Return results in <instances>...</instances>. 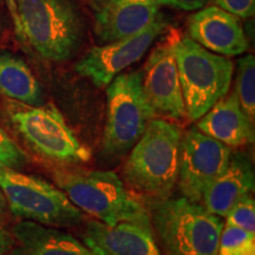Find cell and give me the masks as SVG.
Segmentation results:
<instances>
[{
    "label": "cell",
    "instance_id": "cell-23",
    "mask_svg": "<svg viewBox=\"0 0 255 255\" xmlns=\"http://www.w3.org/2000/svg\"><path fill=\"white\" fill-rule=\"evenodd\" d=\"M215 5L239 18L246 19L254 15L255 0H214Z\"/></svg>",
    "mask_w": 255,
    "mask_h": 255
},
{
    "label": "cell",
    "instance_id": "cell-14",
    "mask_svg": "<svg viewBox=\"0 0 255 255\" xmlns=\"http://www.w3.org/2000/svg\"><path fill=\"white\" fill-rule=\"evenodd\" d=\"M157 0H110L95 7V33L101 44L133 36L158 17Z\"/></svg>",
    "mask_w": 255,
    "mask_h": 255
},
{
    "label": "cell",
    "instance_id": "cell-21",
    "mask_svg": "<svg viewBox=\"0 0 255 255\" xmlns=\"http://www.w3.org/2000/svg\"><path fill=\"white\" fill-rule=\"evenodd\" d=\"M28 164V157L17 142L0 126V167L21 170Z\"/></svg>",
    "mask_w": 255,
    "mask_h": 255
},
{
    "label": "cell",
    "instance_id": "cell-16",
    "mask_svg": "<svg viewBox=\"0 0 255 255\" xmlns=\"http://www.w3.org/2000/svg\"><path fill=\"white\" fill-rule=\"evenodd\" d=\"M254 170L250 159L241 154L231 155L225 171L207 188L203 207L212 214L226 218L242 197L254 190Z\"/></svg>",
    "mask_w": 255,
    "mask_h": 255
},
{
    "label": "cell",
    "instance_id": "cell-13",
    "mask_svg": "<svg viewBox=\"0 0 255 255\" xmlns=\"http://www.w3.org/2000/svg\"><path fill=\"white\" fill-rule=\"evenodd\" d=\"M188 33V37L216 55L239 56L250 46L240 18L216 5L191 15Z\"/></svg>",
    "mask_w": 255,
    "mask_h": 255
},
{
    "label": "cell",
    "instance_id": "cell-27",
    "mask_svg": "<svg viewBox=\"0 0 255 255\" xmlns=\"http://www.w3.org/2000/svg\"><path fill=\"white\" fill-rule=\"evenodd\" d=\"M7 210H8L7 202H6L4 194H2L1 189H0V220L5 218L6 214H7Z\"/></svg>",
    "mask_w": 255,
    "mask_h": 255
},
{
    "label": "cell",
    "instance_id": "cell-29",
    "mask_svg": "<svg viewBox=\"0 0 255 255\" xmlns=\"http://www.w3.org/2000/svg\"><path fill=\"white\" fill-rule=\"evenodd\" d=\"M2 1V0H0V2H1Z\"/></svg>",
    "mask_w": 255,
    "mask_h": 255
},
{
    "label": "cell",
    "instance_id": "cell-20",
    "mask_svg": "<svg viewBox=\"0 0 255 255\" xmlns=\"http://www.w3.org/2000/svg\"><path fill=\"white\" fill-rule=\"evenodd\" d=\"M219 255H255V233L226 223L220 237Z\"/></svg>",
    "mask_w": 255,
    "mask_h": 255
},
{
    "label": "cell",
    "instance_id": "cell-12",
    "mask_svg": "<svg viewBox=\"0 0 255 255\" xmlns=\"http://www.w3.org/2000/svg\"><path fill=\"white\" fill-rule=\"evenodd\" d=\"M82 238L95 255H163L156 244L151 223L126 221L108 226L90 220Z\"/></svg>",
    "mask_w": 255,
    "mask_h": 255
},
{
    "label": "cell",
    "instance_id": "cell-15",
    "mask_svg": "<svg viewBox=\"0 0 255 255\" xmlns=\"http://www.w3.org/2000/svg\"><path fill=\"white\" fill-rule=\"evenodd\" d=\"M11 233L15 244L9 255H95L83 242L56 227L23 220Z\"/></svg>",
    "mask_w": 255,
    "mask_h": 255
},
{
    "label": "cell",
    "instance_id": "cell-28",
    "mask_svg": "<svg viewBox=\"0 0 255 255\" xmlns=\"http://www.w3.org/2000/svg\"><path fill=\"white\" fill-rule=\"evenodd\" d=\"M110 1V0H94V4H95V7H98V6L105 4V2Z\"/></svg>",
    "mask_w": 255,
    "mask_h": 255
},
{
    "label": "cell",
    "instance_id": "cell-4",
    "mask_svg": "<svg viewBox=\"0 0 255 255\" xmlns=\"http://www.w3.org/2000/svg\"><path fill=\"white\" fill-rule=\"evenodd\" d=\"M150 214L164 255H219L223 222L186 197L156 200Z\"/></svg>",
    "mask_w": 255,
    "mask_h": 255
},
{
    "label": "cell",
    "instance_id": "cell-22",
    "mask_svg": "<svg viewBox=\"0 0 255 255\" xmlns=\"http://www.w3.org/2000/svg\"><path fill=\"white\" fill-rule=\"evenodd\" d=\"M227 225L255 233V202L250 195L244 196L226 215Z\"/></svg>",
    "mask_w": 255,
    "mask_h": 255
},
{
    "label": "cell",
    "instance_id": "cell-6",
    "mask_svg": "<svg viewBox=\"0 0 255 255\" xmlns=\"http://www.w3.org/2000/svg\"><path fill=\"white\" fill-rule=\"evenodd\" d=\"M23 41L40 57L64 62L81 41L79 17L69 0H15Z\"/></svg>",
    "mask_w": 255,
    "mask_h": 255
},
{
    "label": "cell",
    "instance_id": "cell-17",
    "mask_svg": "<svg viewBox=\"0 0 255 255\" xmlns=\"http://www.w3.org/2000/svg\"><path fill=\"white\" fill-rule=\"evenodd\" d=\"M197 129L227 146L254 142V123L242 110L234 91L201 117Z\"/></svg>",
    "mask_w": 255,
    "mask_h": 255
},
{
    "label": "cell",
    "instance_id": "cell-5",
    "mask_svg": "<svg viewBox=\"0 0 255 255\" xmlns=\"http://www.w3.org/2000/svg\"><path fill=\"white\" fill-rule=\"evenodd\" d=\"M175 59L186 117L194 122L228 94L234 65L231 59L210 52L188 36L178 38Z\"/></svg>",
    "mask_w": 255,
    "mask_h": 255
},
{
    "label": "cell",
    "instance_id": "cell-7",
    "mask_svg": "<svg viewBox=\"0 0 255 255\" xmlns=\"http://www.w3.org/2000/svg\"><path fill=\"white\" fill-rule=\"evenodd\" d=\"M0 189L15 218L50 227H76L84 220L62 189L43 178L0 167Z\"/></svg>",
    "mask_w": 255,
    "mask_h": 255
},
{
    "label": "cell",
    "instance_id": "cell-2",
    "mask_svg": "<svg viewBox=\"0 0 255 255\" xmlns=\"http://www.w3.org/2000/svg\"><path fill=\"white\" fill-rule=\"evenodd\" d=\"M53 178L79 210L105 225L115 226L126 221L151 223L145 207L128 191L113 171L57 169Z\"/></svg>",
    "mask_w": 255,
    "mask_h": 255
},
{
    "label": "cell",
    "instance_id": "cell-1",
    "mask_svg": "<svg viewBox=\"0 0 255 255\" xmlns=\"http://www.w3.org/2000/svg\"><path fill=\"white\" fill-rule=\"evenodd\" d=\"M9 130L40 158L60 165H78L91 159V151L79 141L53 104L33 107L7 100L1 107Z\"/></svg>",
    "mask_w": 255,
    "mask_h": 255
},
{
    "label": "cell",
    "instance_id": "cell-8",
    "mask_svg": "<svg viewBox=\"0 0 255 255\" xmlns=\"http://www.w3.org/2000/svg\"><path fill=\"white\" fill-rule=\"evenodd\" d=\"M156 114L142 89V72L117 75L107 90V123L103 151L122 156L141 138Z\"/></svg>",
    "mask_w": 255,
    "mask_h": 255
},
{
    "label": "cell",
    "instance_id": "cell-19",
    "mask_svg": "<svg viewBox=\"0 0 255 255\" xmlns=\"http://www.w3.org/2000/svg\"><path fill=\"white\" fill-rule=\"evenodd\" d=\"M237 95L242 110L248 119L254 123L255 119V59L253 55H247L239 60L237 84Z\"/></svg>",
    "mask_w": 255,
    "mask_h": 255
},
{
    "label": "cell",
    "instance_id": "cell-11",
    "mask_svg": "<svg viewBox=\"0 0 255 255\" xmlns=\"http://www.w3.org/2000/svg\"><path fill=\"white\" fill-rule=\"evenodd\" d=\"M167 28V20L158 14L149 26L133 36L91 47L76 63V72L90 79L96 87H107L121 71L138 62Z\"/></svg>",
    "mask_w": 255,
    "mask_h": 255
},
{
    "label": "cell",
    "instance_id": "cell-18",
    "mask_svg": "<svg viewBox=\"0 0 255 255\" xmlns=\"http://www.w3.org/2000/svg\"><path fill=\"white\" fill-rule=\"evenodd\" d=\"M0 95L33 107L44 104L43 89L36 76L23 59L8 52H0Z\"/></svg>",
    "mask_w": 255,
    "mask_h": 255
},
{
    "label": "cell",
    "instance_id": "cell-3",
    "mask_svg": "<svg viewBox=\"0 0 255 255\" xmlns=\"http://www.w3.org/2000/svg\"><path fill=\"white\" fill-rule=\"evenodd\" d=\"M181 138L176 124L152 119L123 168L128 186L156 200L169 197L177 183Z\"/></svg>",
    "mask_w": 255,
    "mask_h": 255
},
{
    "label": "cell",
    "instance_id": "cell-25",
    "mask_svg": "<svg viewBox=\"0 0 255 255\" xmlns=\"http://www.w3.org/2000/svg\"><path fill=\"white\" fill-rule=\"evenodd\" d=\"M14 244L15 241L12 233L0 226V255H9Z\"/></svg>",
    "mask_w": 255,
    "mask_h": 255
},
{
    "label": "cell",
    "instance_id": "cell-9",
    "mask_svg": "<svg viewBox=\"0 0 255 255\" xmlns=\"http://www.w3.org/2000/svg\"><path fill=\"white\" fill-rule=\"evenodd\" d=\"M229 146L191 128L182 135L178 156L177 184L183 197L201 203L207 188L227 168Z\"/></svg>",
    "mask_w": 255,
    "mask_h": 255
},
{
    "label": "cell",
    "instance_id": "cell-10",
    "mask_svg": "<svg viewBox=\"0 0 255 255\" xmlns=\"http://www.w3.org/2000/svg\"><path fill=\"white\" fill-rule=\"evenodd\" d=\"M180 37L176 28H167L141 71L143 92L155 114L177 121L186 119L175 59V45Z\"/></svg>",
    "mask_w": 255,
    "mask_h": 255
},
{
    "label": "cell",
    "instance_id": "cell-26",
    "mask_svg": "<svg viewBox=\"0 0 255 255\" xmlns=\"http://www.w3.org/2000/svg\"><path fill=\"white\" fill-rule=\"evenodd\" d=\"M5 4L7 6L9 14H11L12 21H13L15 34H17L19 40L23 41V32H21L20 21H19L18 12H17V2H15V0H5Z\"/></svg>",
    "mask_w": 255,
    "mask_h": 255
},
{
    "label": "cell",
    "instance_id": "cell-24",
    "mask_svg": "<svg viewBox=\"0 0 255 255\" xmlns=\"http://www.w3.org/2000/svg\"><path fill=\"white\" fill-rule=\"evenodd\" d=\"M209 0H157L159 6H169L182 11H195L203 8V6L208 4Z\"/></svg>",
    "mask_w": 255,
    "mask_h": 255
}]
</instances>
